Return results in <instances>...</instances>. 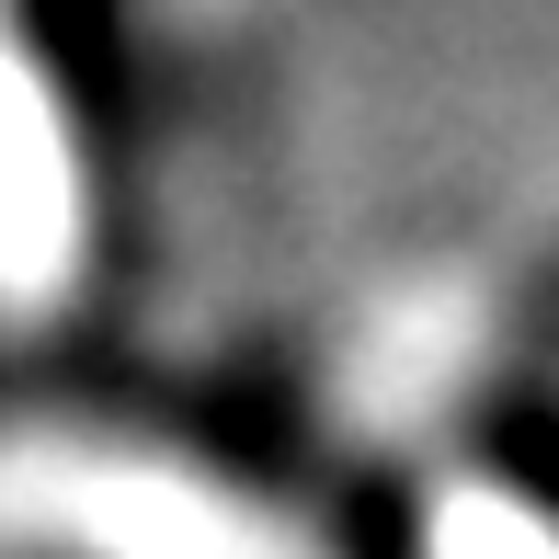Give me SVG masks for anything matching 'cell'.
<instances>
[{"label":"cell","mask_w":559,"mask_h":559,"mask_svg":"<svg viewBox=\"0 0 559 559\" xmlns=\"http://www.w3.org/2000/svg\"><path fill=\"white\" fill-rule=\"evenodd\" d=\"M537 354H559V274H548V297H537Z\"/></svg>","instance_id":"cell-1"}]
</instances>
